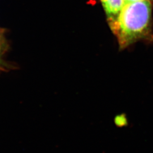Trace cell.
I'll use <instances>...</instances> for the list:
<instances>
[{
  "label": "cell",
  "mask_w": 153,
  "mask_h": 153,
  "mask_svg": "<svg viewBox=\"0 0 153 153\" xmlns=\"http://www.w3.org/2000/svg\"><path fill=\"white\" fill-rule=\"evenodd\" d=\"M152 5L149 0L124 4L115 22L109 24L116 35L120 48H125L149 33Z\"/></svg>",
  "instance_id": "6da1fadb"
},
{
  "label": "cell",
  "mask_w": 153,
  "mask_h": 153,
  "mask_svg": "<svg viewBox=\"0 0 153 153\" xmlns=\"http://www.w3.org/2000/svg\"><path fill=\"white\" fill-rule=\"evenodd\" d=\"M109 24L115 22L124 5V0H101Z\"/></svg>",
  "instance_id": "7a4b0ae2"
},
{
  "label": "cell",
  "mask_w": 153,
  "mask_h": 153,
  "mask_svg": "<svg viewBox=\"0 0 153 153\" xmlns=\"http://www.w3.org/2000/svg\"><path fill=\"white\" fill-rule=\"evenodd\" d=\"M126 122V118L124 117L123 116H117L116 119V123L117 124L123 125V124H124Z\"/></svg>",
  "instance_id": "3957f363"
},
{
  "label": "cell",
  "mask_w": 153,
  "mask_h": 153,
  "mask_svg": "<svg viewBox=\"0 0 153 153\" xmlns=\"http://www.w3.org/2000/svg\"><path fill=\"white\" fill-rule=\"evenodd\" d=\"M4 40H3V38L2 37V35L0 33V57L2 55L3 51H4Z\"/></svg>",
  "instance_id": "277c9868"
},
{
  "label": "cell",
  "mask_w": 153,
  "mask_h": 153,
  "mask_svg": "<svg viewBox=\"0 0 153 153\" xmlns=\"http://www.w3.org/2000/svg\"><path fill=\"white\" fill-rule=\"evenodd\" d=\"M143 1V0H124V3L127 4L129 2H136V1Z\"/></svg>",
  "instance_id": "5b68a950"
}]
</instances>
